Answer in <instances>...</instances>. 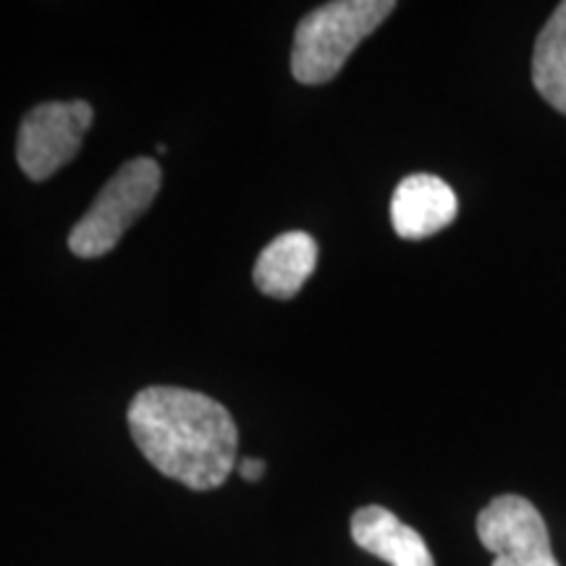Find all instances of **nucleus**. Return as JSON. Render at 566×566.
<instances>
[{"label":"nucleus","mask_w":566,"mask_h":566,"mask_svg":"<svg viewBox=\"0 0 566 566\" xmlns=\"http://www.w3.org/2000/svg\"><path fill=\"white\" fill-rule=\"evenodd\" d=\"M163 174L153 158H134L113 174L92 208L69 233V250L82 260L108 254L124 233L145 216L160 192Z\"/></svg>","instance_id":"3"},{"label":"nucleus","mask_w":566,"mask_h":566,"mask_svg":"<svg viewBox=\"0 0 566 566\" xmlns=\"http://www.w3.org/2000/svg\"><path fill=\"white\" fill-rule=\"evenodd\" d=\"M352 541L391 566H436L422 535L384 506H363L354 512Z\"/></svg>","instance_id":"7"},{"label":"nucleus","mask_w":566,"mask_h":566,"mask_svg":"<svg viewBox=\"0 0 566 566\" xmlns=\"http://www.w3.org/2000/svg\"><path fill=\"white\" fill-rule=\"evenodd\" d=\"M478 535L493 566H558L546 522L522 495L493 499L478 514Z\"/></svg>","instance_id":"5"},{"label":"nucleus","mask_w":566,"mask_h":566,"mask_svg":"<svg viewBox=\"0 0 566 566\" xmlns=\"http://www.w3.org/2000/svg\"><path fill=\"white\" fill-rule=\"evenodd\" d=\"M396 11L394 0H336L300 21L292 48V74L302 84L336 80L363 40Z\"/></svg>","instance_id":"2"},{"label":"nucleus","mask_w":566,"mask_h":566,"mask_svg":"<svg viewBox=\"0 0 566 566\" xmlns=\"http://www.w3.org/2000/svg\"><path fill=\"white\" fill-rule=\"evenodd\" d=\"M155 153H160V155H166V153H168V147H166V145H158V147H155Z\"/></svg>","instance_id":"11"},{"label":"nucleus","mask_w":566,"mask_h":566,"mask_svg":"<svg viewBox=\"0 0 566 566\" xmlns=\"http://www.w3.org/2000/svg\"><path fill=\"white\" fill-rule=\"evenodd\" d=\"M237 470H239V475L247 480V483H258V480L265 475V462H263V459L244 457V459H239V462H237Z\"/></svg>","instance_id":"10"},{"label":"nucleus","mask_w":566,"mask_h":566,"mask_svg":"<svg viewBox=\"0 0 566 566\" xmlns=\"http://www.w3.org/2000/svg\"><path fill=\"white\" fill-rule=\"evenodd\" d=\"M533 84L551 108L566 116V3L551 13L533 51Z\"/></svg>","instance_id":"9"},{"label":"nucleus","mask_w":566,"mask_h":566,"mask_svg":"<svg viewBox=\"0 0 566 566\" xmlns=\"http://www.w3.org/2000/svg\"><path fill=\"white\" fill-rule=\"evenodd\" d=\"M317 265V242L304 231H286L260 252L254 286L273 300H292L302 292Z\"/></svg>","instance_id":"8"},{"label":"nucleus","mask_w":566,"mask_h":566,"mask_svg":"<svg viewBox=\"0 0 566 566\" xmlns=\"http://www.w3.org/2000/svg\"><path fill=\"white\" fill-rule=\"evenodd\" d=\"M126 420L147 462L192 491L221 488L239 462L237 422L205 394L150 386L134 396Z\"/></svg>","instance_id":"1"},{"label":"nucleus","mask_w":566,"mask_h":566,"mask_svg":"<svg viewBox=\"0 0 566 566\" xmlns=\"http://www.w3.org/2000/svg\"><path fill=\"white\" fill-rule=\"evenodd\" d=\"M459 200L454 189L430 174H412L401 179L391 197L394 231L407 242L433 237L454 223Z\"/></svg>","instance_id":"6"},{"label":"nucleus","mask_w":566,"mask_h":566,"mask_svg":"<svg viewBox=\"0 0 566 566\" xmlns=\"http://www.w3.org/2000/svg\"><path fill=\"white\" fill-rule=\"evenodd\" d=\"M92 111L90 103H42L24 116L17 137L19 168L32 181L51 179L69 160L80 153L84 134L90 132Z\"/></svg>","instance_id":"4"}]
</instances>
